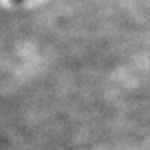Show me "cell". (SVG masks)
I'll list each match as a JSON object with an SVG mask.
<instances>
[{
	"instance_id": "6da1fadb",
	"label": "cell",
	"mask_w": 150,
	"mask_h": 150,
	"mask_svg": "<svg viewBox=\"0 0 150 150\" xmlns=\"http://www.w3.org/2000/svg\"><path fill=\"white\" fill-rule=\"evenodd\" d=\"M11 1H13V3H22L24 0H11Z\"/></svg>"
}]
</instances>
